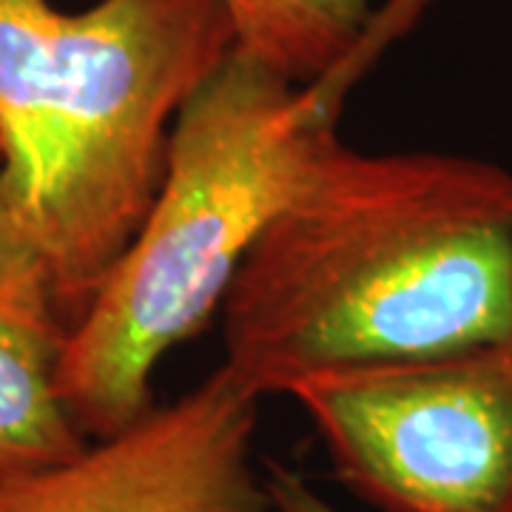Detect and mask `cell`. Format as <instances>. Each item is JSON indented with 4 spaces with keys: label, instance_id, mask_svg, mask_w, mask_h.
<instances>
[{
    "label": "cell",
    "instance_id": "obj_9",
    "mask_svg": "<svg viewBox=\"0 0 512 512\" xmlns=\"http://www.w3.org/2000/svg\"><path fill=\"white\" fill-rule=\"evenodd\" d=\"M424 3H427V0H393V3H390V12H387V20L399 26L396 32H402L404 26L413 20V15H419Z\"/></svg>",
    "mask_w": 512,
    "mask_h": 512
},
{
    "label": "cell",
    "instance_id": "obj_7",
    "mask_svg": "<svg viewBox=\"0 0 512 512\" xmlns=\"http://www.w3.org/2000/svg\"><path fill=\"white\" fill-rule=\"evenodd\" d=\"M237 46L296 83L359 77L384 46L370 0H222Z\"/></svg>",
    "mask_w": 512,
    "mask_h": 512
},
{
    "label": "cell",
    "instance_id": "obj_5",
    "mask_svg": "<svg viewBox=\"0 0 512 512\" xmlns=\"http://www.w3.org/2000/svg\"><path fill=\"white\" fill-rule=\"evenodd\" d=\"M259 402L222 365L120 433L0 481V512H279L256 467Z\"/></svg>",
    "mask_w": 512,
    "mask_h": 512
},
{
    "label": "cell",
    "instance_id": "obj_6",
    "mask_svg": "<svg viewBox=\"0 0 512 512\" xmlns=\"http://www.w3.org/2000/svg\"><path fill=\"white\" fill-rule=\"evenodd\" d=\"M66 336L49 262L0 180V481L89 444L60 396Z\"/></svg>",
    "mask_w": 512,
    "mask_h": 512
},
{
    "label": "cell",
    "instance_id": "obj_8",
    "mask_svg": "<svg viewBox=\"0 0 512 512\" xmlns=\"http://www.w3.org/2000/svg\"><path fill=\"white\" fill-rule=\"evenodd\" d=\"M265 484H268V493L274 495L279 512H342L339 507H333L325 495L316 493L311 481L302 473H296L279 461H271L265 467Z\"/></svg>",
    "mask_w": 512,
    "mask_h": 512
},
{
    "label": "cell",
    "instance_id": "obj_4",
    "mask_svg": "<svg viewBox=\"0 0 512 512\" xmlns=\"http://www.w3.org/2000/svg\"><path fill=\"white\" fill-rule=\"evenodd\" d=\"M336 478L382 512H512V339L288 387Z\"/></svg>",
    "mask_w": 512,
    "mask_h": 512
},
{
    "label": "cell",
    "instance_id": "obj_1",
    "mask_svg": "<svg viewBox=\"0 0 512 512\" xmlns=\"http://www.w3.org/2000/svg\"><path fill=\"white\" fill-rule=\"evenodd\" d=\"M220 316L222 365L259 396L512 339V174L336 137L259 234Z\"/></svg>",
    "mask_w": 512,
    "mask_h": 512
},
{
    "label": "cell",
    "instance_id": "obj_10",
    "mask_svg": "<svg viewBox=\"0 0 512 512\" xmlns=\"http://www.w3.org/2000/svg\"><path fill=\"white\" fill-rule=\"evenodd\" d=\"M0 163H3V146H0Z\"/></svg>",
    "mask_w": 512,
    "mask_h": 512
},
{
    "label": "cell",
    "instance_id": "obj_3",
    "mask_svg": "<svg viewBox=\"0 0 512 512\" xmlns=\"http://www.w3.org/2000/svg\"><path fill=\"white\" fill-rule=\"evenodd\" d=\"M350 83H296L237 46L185 103L146 217L66 336L60 396L86 439L154 407L157 365L220 313L265 225L339 137Z\"/></svg>",
    "mask_w": 512,
    "mask_h": 512
},
{
    "label": "cell",
    "instance_id": "obj_2",
    "mask_svg": "<svg viewBox=\"0 0 512 512\" xmlns=\"http://www.w3.org/2000/svg\"><path fill=\"white\" fill-rule=\"evenodd\" d=\"M234 49L222 0H0V180L69 328L146 217L180 111Z\"/></svg>",
    "mask_w": 512,
    "mask_h": 512
}]
</instances>
